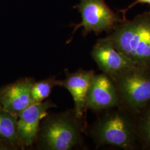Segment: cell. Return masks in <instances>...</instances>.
I'll return each mask as SVG.
<instances>
[{"mask_svg": "<svg viewBox=\"0 0 150 150\" xmlns=\"http://www.w3.org/2000/svg\"><path fill=\"white\" fill-rule=\"evenodd\" d=\"M106 38L136 66L150 70V11L123 20Z\"/></svg>", "mask_w": 150, "mask_h": 150, "instance_id": "cell-1", "label": "cell"}, {"mask_svg": "<svg viewBox=\"0 0 150 150\" xmlns=\"http://www.w3.org/2000/svg\"><path fill=\"white\" fill-rule=\"evenodd\" d=\"M75 112L47 115L39 129L37 139L43 150H69L82 140L81 128Z\"/></svg>", "mask_w": 150, "mask_h": 150, "instance_id": "cell-2", "label": "cell"}, {"mask_svg": "<svg viewBox=\"0 0 150 150\" xmlns=\"http://www.w3.org/2000/svg\"><path fill=\"white\" fill-rule=\"evenodd\" d=\"M91 134L101 145H111L123 149L134 148L138 135L136 122L122 110L108 113L93 125Z\"/></svg>", "mask_w": 150, "mask_h": 150, "instance_id": "cell-3", "label": "cell"}, {"mask_svg": "<svg viewBox=\"0 0 150 150\" xmlns=\"http://www.w3.org/2000/svg\"><path fill=\"white\" fill-rule=\"evenodd\" d=\"M110 77L129 111L137 113L150 102V69L134 66Z\"/></svg>", "mask_w": 150, "mask_h": 150, "instance_id": "cell-4", "label": "cell"}, {"mask_svg": "<svg viewBox=\"0 0 150 150\" xmlns=\"http://www.w3.org/2000/svg\"><path fill=\"white\" fill-rule=\"evenodd\" d=\"M75 7L80 12L82 21L75 25L74 32L83 27L84 36L90 32L98 35L103 32H111L123 20L111 9L105 0H80Z\"/></svg>", "mask_w": 150, "mask_h": 150, "instance_id": "cell-5", "label": "cell"}, {"mask_svg": "<svg viewBox=\"0 0 150 150\" xmlns=\"http://www.w3.org/2000/svg\"><path fill=\"white\" fill-rule=\"evenodd\" d=\"M120 106L118 93L111 78L103 73L95 74L87 96L86 108L100 111Z\"/></svg>", "mask_w": 150, "mask_h": 150, "instance_id": "cell-6", "label": "cell"}, {"mask_svg": "<svg viewBox=\"0 0 150 150\" xmlns=\"http://www.w3.org/2000/svg\"><path fill=\"white\" fill-rule=\"evenodd\" d=\"M56 105L50 100L31 103L23 110L18 117V133L20 144L32 145L37 139L41 121L47 115V111Z\"/></svg>", "mask_w": 150, "mask_h": 150, "instance_id": "cell-7", "label": "cell"}, {"mask_svg": "<svg viewBox=\"0 0 150 150\" xmlns=\"http://www.w3.org/2000/svg\"><path fill=\"white\" fill-rule=\"evenodd\" d=\"M91 56L103 74L109 77L136 66L114 48L106 38L97 41L93 47Z\"/></svg>", "mask_w": 150, "mask_h": 150, "instance_id": "cell-8", "label": "cell"}, {"mask_svg": "<svg viewBox=\"0 0 150 150\" xmlns=\"http://www.w3.org/2000/svg\"><path fill=\"white\" fill-rule=\"evenodd\" d=\"M34 81L23 78L0 88V104L8 112L18 117L31 104V88Z\"/></svg>", "mask_w": 150, "mask_h": 150, "instance_id": "cell-9", "label": "cell"}, {"mask_svg": "<svg viewBox=\"0 0 150 150\" xmlns=\"http://www.w3.org/2000/svg\"><path fill=\"white\" fill-rule=\"evenodd\" d=\"M95 75L92 70H79L69 74L62 81V85L70 92L75 103V115L80 119L86 109L87 96L91 81Z\"/></svg>", "mask_w": 150, "mask_h": 150, "instance_id": "cell-10", "label": "cell"}, {"mask_svg": "<svg viewBox=\"0 0 150 150\" xmlns=\"http://www.w3.org/2000/svg\"><path fill=\"white\" fill-rule=\"evenodd\" d=\"M0 142L16 146L20 144L18 133V117L0 104Z\"/></svg>", "mask_w": 150, "mask_h": 150, "instance_id": "cell-11", "label": "cell"}, {"mask_svg": "<svg viewBox=\"0 0 150 150\" xmlns=\"http://www.w3.org/2000/svg\"><path fill=\"white\" fill-rule=\"evenodd\" d=\"M61 85L62 81L56 80L54 77L33 82L31 88V104L43 102L50 96L54 87Z\"/></svg>", "mask_w": 150, "mask_h": 150, "instance_id": "cell-12", "label": "cell"}, {"mask_svg": "<svg viewBox=\"0 0 150 150\" xmlns=\"http://www.w3.org/2000/svg\"><path fill=\"white\" fill-rule=\"evenodd\" d=\"M139 122L136 123L138 139L146 147H150V102L142 108Z\"/></svg>", "mask_w": 150, "mask_h": 150, "instance_id": "cell-13", "label": "cell"}, {"mask_svg": "<svg viewBox=\"0 0 150 150\" xmlns=\"http://www.w3.org/2000/svg\"><path fill=\"white\" fill-rule=\"evenodd\" d=\"M139 4H149L150 6V0H136V1L134 2L132 4H131L128 7H127L126 8L121 10L120 11V12L122 13V16H123V17H122L123 18H122V19H123L124 20H126V12H128V11L131 8H132L134 6L138 5Z\"/></svg>", "mask_w": 150, "mask_h": 150, "instance_id": "cell-14", "label": "cell"}, {"mask_svg": "<svg viewBox=\"0 0 150 150\" xmlns=\"http://www.w3.org/2000/svg\"><path fill=\"white\" fill-rule=\"evenodd\" d=\"M2 143L3 142H0V150H7L8 147Z\"/></svg>", "mask_w": 150, "mask_h": 150, "instance_id": "cell-15", "label": "cell"}]
</instances>
